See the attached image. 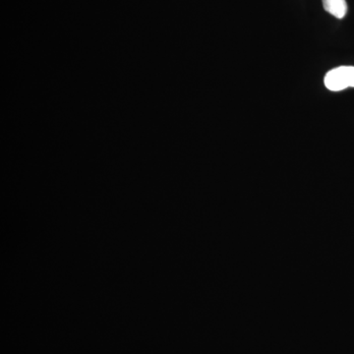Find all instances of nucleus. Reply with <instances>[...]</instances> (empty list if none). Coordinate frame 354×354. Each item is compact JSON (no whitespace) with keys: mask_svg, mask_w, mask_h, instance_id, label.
Instances as JSON below:
<instances>
[{"mask_svg":"<svg viewBox=\"0 0 354 354\" xmlns=\"http://www.w3.org/2000/svg\"><path fill=\"white\" fill-rule=\"evenodd\" d=\"M326 88L332 92L354 88V67L341 66L332 69L324 78Z\"/></svg>","mask_w":354,"mask_h":354,"instance_id":"nucleus-1","label":"nucleus"},{"mask_svg":"<svg viewBox=\"0 0 354 354\" xmlns=\"http://www.w3.org/2000/svg\"><path fill=\"white\" fill-rule=\"evenodd\" d=\"M324 9L337 19L346 17L348 4L346 0H322Z\"/></svg>","mask_w":354,"mask_h":354,"instance_id":"nucleus-2","label":"nucleus"}]
</instances>
